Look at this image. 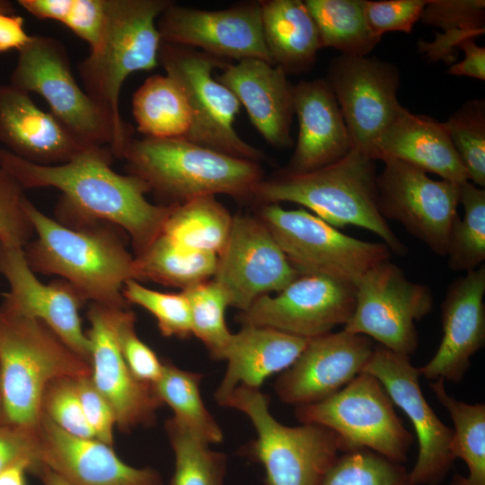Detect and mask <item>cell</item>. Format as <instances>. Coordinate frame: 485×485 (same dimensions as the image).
Here are the masks:
<instances>
[{"instance_id":"4","label":"cell","mask_w":485,"mask_h":485,"mask_svg":"<svg viewBox=\"0 0 485 485\" xmlns=\"http://www.w3.org/2000/svg\"><path fill=\"white\" fill-rule=\"evenodd\" d=\"M121 159L128 172L143 180L163 206L216 194L254 198L264 179L260 163L186 138H132Z\"/></svg>"},{"instance_id":"14","label":"cell","mask_w":485,"mask_h":485,"mask_svg":"<svg viewBox=\"0 0 485 485\" xmlns=\"http://www.w3.org/2000/svg\"><path fill=\"white\" fill-rule=\"evenodd\" d=\"M325 79L341 110L352 147L370 157L375 142L402 107L397 99L398 69L375 57L340 55L330 63Z\"/></svg>"},{"instance_id":"8","label":"cell","mask_w":485,"mask_h":485,"mask_svg":"<svg viewBox=\"0 0 485 485\" xmlns=\"http://www.w3.org/2000/svg\"><path fill=\"white\" fill-rule=\"evenodd\" d=\"M18 52L10 84L40 95L50 113L84 146L108 147L122 158L132 137L77 84L65 46L51 37L32 36Z\"/></svg>"},{"instance_id":"9","label":"cell","mask_w":485,"mask_h":485,"mask_svg":"<svg viewBox=\"0 0 485 485\" xmlns=\"http://www.w3.org/2000/svg\"><path fill=\"white\" fill-rule=\"evenodd\" d=\"M260 218L300 275L325 277L356 287L368 270L390 260L392 251L383 242L347 235L303 207L286 209L268 203Z\"/></svg>"},{"instance_id":"5","label":"cell","mask_w":485,"mask_h":485,"mask_svg":"<svg viewBox=\"0 0 485 485\" xmlns=\"http://www.w3.org/2000/svg\"><path fill=\"white\" fill-rule=\"evenodd\" d=\"M91 376V365L43 322L0 304L1 422L36 432L47 386Z\"/></svg>"},{"instance_id":"30","label":"cell","mask_w":485,"mask_h":485,"mask_svg":"<svg viewBox=\"0 0 485 485\" xmlns=\"http://www.w3.org/2000/svg\"><path fill=\"white\" fill-rule=\"evenodd\" d=\"M137 130L151 138H186L192 123L187 98L168 75L148 77L132 99Z\"/></svg>"},{"instance_id":"27","label":"cell","mask_w":485,"mask_h":485,"mask_svg":"<svg viewBox=\"0 0 485 485\" xmlns=\"http://www.w3.org/2000/svg\"><path fill=\"white\" fill-rule=\"evenodd\" d=\"M370 157L400 160L443 180L469 181L445 124L403 107L375 142Z\"/></svg>"},{"instance_id":"20","label":"cell","mask_w":485,"mask_h":485,"mask_svg":"<svg viewBox=\"0 0 485 485\" xmlns=\"http://www.w3.org/2000/svg\"><path fill=\"white\" fill-rule=\"evenodd\" d=\"M374 348L370 338L344 329L309 339L276 380V394L283 403L295 407L322 401L363 372Z\"/></svg>"},{"instance_id":"31","label":"cell","mask_w":485,"mask_h":485,"mask_svg":"<svg viewBox=\"0 0 485 485\" xmlns=\"http://www.w3.org/2000/svg\"><path fill=\"white\" fill-rule=\"evenodd\" d=\"M233 218L215 196L198 197L173 205L161 234L181 249L218 256L228 240Z\"/></svg>"},{"instance_id":"21","label":"cell","mask_w":485,"mask_h":485,"mask_svg":"<svg viewBox=\"0 0 485 485\" xmlns=\"http://www.w3.org/2000/svg\"><path fill=\"white\" fill-rule=\"evenodd\" d=\"M0 274L10 290L2 294V305L48 325L73 351L90 363L91 343L82 328L79 311L87 302L68 281L40 282L29 266L22 248L0 243Z\"/></svg>"},{"instance_id":"26","label":"cell","mask_w":485,"mask_h":485,"mask_svg":"<svg viewBox=\"0 0 485 485\" xmlns=\"http://www.w3.org/2000/svg\"><path fill=\"white\" fill-rule=\"evenodd\" d=\"M0 142L9 152L40 165H59L85 149L50 112L40 109L30 93L0 85Z\"/></svg>"},{"instance_id":"55","label":"cell","mask_w":485,"mask_h":485,"mask_svg":"<svg viewBox=\"0 0 485 485\" xmlns=\"http://www.w3.org/2000/svg\"><path fill=\"white\" fill-rule=\"evenodd\" d=\"M0 10L8 14H14V8L9 1L0 0Z\"/></svg>"},{"instance_id":"56","label":"cell","mask_w":485,"mask_h":485,"mask_svg":"<svg viewBox=\"0 0 485 485\" xmlns=\"http://www.w3.org/2000/svg\"><path fill=\"white\" fill-rule=\"evenodd\" d=\"M0 421H1V403H0Z\"/></svg>"},{"instance_id":"49","label":"cell","mask_w":485,"mask_h":485,"mask_svg":"<svg viewBox=\"0 0 485 485\" xmlns=\"http://www.w3.org/2000/svg\"><path fill=\"white\" fill-rule=\"evenodd\" d=\"M20 463L33 473L39 469L37 433L0 421V472Z\"/></svg>"},{"instance_id":"39","label":"cell","mask_w":485,"mask_h":485,"mask_svg":"<svg viewBox=\"0 0 485 485\" xmlns=\"http://www.w3.org/2000/svg\"><path fill=\"white\" fill-rule=\"evenodd\" d=\"M320 485H410L401 463L366 448L343 452Z\"/></svg>"},{"instance_id":"12","label":"cell","mask_w":485,"mask_h":485,"mask_svg":"<svg viewBox=\"0 0 485 485\" xmlns=\"http://www.w3.org/2000/svg\"><path fill=\"white\" fill-rule=\"evenodd\" d=\"M433 295L390 260L368 270L356 286V304L344 330L410 357L418 348L416 322L433 308Z\"/></svg>"},{"instance_id":"45","label":"cell","mask_w":485,"mask_h":485,"mask_svg":"<svg viewBox=\"0 0 485 485\" xmlns=\"http://www.w3.org/2000/svg\"><path fill=\"white\" fill-rule=\"evenodd\" d=\"M484 0H428L420 20L443 32L471 30L485 32Z\"/></svg>"},{"instance_id":"23","label":"cell","mask_w":485,"mask_h":485,"mask_svg":"<svg viewBox=\"0 0 485 485\" xmlns=\"http://www.w3.org/2000/svg\"><path fill=\"white\" fill-rule=\"evenodd\" d=\"M485 266L465 272L450 284L441 304L443 336L420 375L460 382L472 357L485 344Z\"/></svg>"},{"instance_id":"50","label":"cell","mask_w":485,"mask_h":485,"mask_svg":"<svg viewBox=\"0 0 485 485\" xmlns=\"http://www.w3.org/2000/svg\"><path fill=\"white\" fill-rule=\"evenodd\" d=\"M484 34L482 31L471 30H457L436 33L432 41L421 40L419 48L431 62L444 61L447 64L454 62L460 44L467 39H476Z\"/></svg>"},{"instance_id":"22","label":"cell","mask_w":485,"mask_h":485,"mask_svg":"<svg viewBox=\"0 0 485 485\" xmlns=\"http://www.w3.org/2000/svg\"><path fill=\"white\" fill-rule=\"evenodd\" d=\"M36 433L40 465L70 485H163L156 470L128 465L111 445L73 436L43 413Z\"/></svg>"},{"instance_id":"1","label":"cell","mask_w":485,"mask_h":485,"mask_svg":"<svg viewBox=\"0 0 485 485\" xmlns=\"http://www.w3.org/2000/svg\"><path fill=\"white\" fill-rule=\"evenodd\" d=\"M113 158L108 147L91 146L66 163L40 165L0 148V168L24 190L51 187L62 192L56 208L58 223L75 229L112 224L128 233L138 256L161 234L173 205L150 203L147 184L116 172Z\"/></svg>"},{"instance_id":"3","label":"cell","mask_w":485,"mask_h":485,"mask_svg":"<svg viewBox=\"0 0 485 485\" xmlns=\"http://www.w3.org/2000/svg\"><path fill=\"white\" fill-rule=\"evenodd\" d=\"M375 161L352 148L339 161L302 173L279 171L260 183L254 198L302 206L336 228L355 225L375 234L400 256L406 246L378 208Z\"/></svg>"},{"instance_id":"6","label":"cell","mask_w":485,"mask_h":485,"mask_svg":"<svg viewBox=\"0 0 485 485\" xmlns=\"http://www.w3.org/2000/svg\"><path fill=\"white\" fill-rule=\"evenodd\" d=\"M170 0H106L104 28L98 45L78 65L84 90L132 137L122 119L119 94L126 78L158 66L162 40L157 19Z\"/></svg>"},{"instance_id":"42","label":"cell","mask_w":485,"mask_h":485,"mask_svg":"<svg viewBox=\"0 0 485 485\" xmlns=\"http://www.w3.org/2000/svg\"><path fill=\"white\" fill-rule=\"evenodd\" d=\"M41 410L64 431L79 437L95 438L84 417L75 379L52 381L43 393Z\"/></svg>"},{"instance_id":"11","label":"cell","mask_w":485,"mask_h":485,"mask_svg":"<svg viewBox=\"0 0 485 485\" xmlns=\"http://www.w3.org/2000/svg\"><path fill=\"white\" fill-rule=\"evenodd\" d=\"M159 62L181 88L191 111L186 137L201 146L260 163L265 154L239 137L234 123L241 107L234 94L213 76L230 60L194 48L162 42Z\"/></svg>"},{"instance_id":"48","label":"cell","mask_w":485,"mask_h":485,"mask_svg":"<svg viewBox=\"0 0 485 485\" xmlns=\"http://www.w3.org/2000/svg\"><path fill=\"white\" fill-rule=\"evenodd\" d=\"M106 17V0H69L60 21L77 37L94 48L101 37Z\"/></svg>"},{"instance_id":"38","label":"cell","mask_w":485,"mask_h":485,"mask_svg":"<svg viewBox=\"0 0 485 485\" xmlns=\"http://www.w3.org/2000/svg\"><path fill=\"white\" fill-rule=\"evenodd\" d=\"M190 309L191 333L207 348L213 359L223 358L233 333L225 322L227 298L222 288L207 280L182 290Z\"/></svg>"},{"instance_id":"53","label":"cell","mask_w":485,"mask_h":485,"mask_svg":"<svg viewBox=\"0 0 485 485\" xmlns=\"http://www.w3.org/2000/svg\"><path fill=\"white\" fill-rule=\"evenodd\" d=\"M26 472H30V468L24 463L5 469L0 472V485H26Z\"/></svg>"},{"instance_id":"28","label":"cell","mask_w":485,"mask_h":485,"mask_svg":"<svg viewBox=\"0 0 485 485\" xmlns=\"http://www.w3.org/2000/svg\"><path fill=\"white\" fill-rule=\"evenodd\" d=\"M308 340L269 327L242 325L223 355L227 366L215 392L216 402L240 385L260 389L267 378L287 369Z\"/></svg>"},{"instance_id":"18","label":"cell","mask_w":485,"mask_h":485,"mask_svg":"<svg viewBox=\"0 0 485 485\" xmlns=\"http://www.w3.org/2000/svg\"><path fill=\"white\" fill-rule=\"evenodd\" d=\"M355 304L354 286L325 277L300 275L278 295L259 297L238 314L237 322L313 339L345 325Z\"/></svg>"},{"instance_id":"24","label":"cell","mask_w":485,"mask_h":485,"mask_svg":"<svg viewBox=\"0 0 485 485\" xmlns=\"http://www.w3.org/2000/svg\"><path fill=\"white\" fill-rule=\"evenodd\" d=\"M216 79L229 89L246 110L264 140L278 147L293 144L294 84L287 73L259 58L230 63Z\"/></svg>"},{"instance_id":"41","label":"cell","mask_w":485,"mask_h":485,"mask_svg":"<svg viewBox=\"0 0 485 485\" xmlns=\"http://www.w3.org/2000/svg\"><path fill=\"white\" fill-rule=\"evenodd\" d=\"M122 295L128 304H137L154 316L163 336L186 339L192 335L190 304L182 291L162 293L129 279L123 287Z\"/></svg>"},{"instance_id":"13","label":"cell","mask_w":485,"mask_h":485,"mask_svg":"<svg viewBox=\"0 0 485 485\" xmlns=\"http://www.w3.org/2000/svg\"><path fill=\"white\" fill-rule=\"evenodd\" d=\"M377 175L378 208L439 256H446L453 225L459 217L460 183L433 180L422 170L386 159Z\"/></svg>"},{"instance_id":"47","label":"cell","mask_w":485,"mask_h":485,"mask_svg":"<svg viewBox=\"0 0 485 485\" xmlns=\"http://www.w3.org/2000/svg\"><path fill=\"white\" fill-rule=\"evenodd\" d=\"M75 386L86 421L94 437L112 445L116 418L112 407L97 390L90 376L75 379Z\"/></svg>"},{"instance_id":"32","label":"cell","mask_w":485,"mask_h":485,"mask_svg":"<svg viewBox=\"0 0 485 485\" xmlns=\"http://www.w3.org/2000/svg\"><path fill=\"white\" fill-rule=\"evenodd\" d=\"M216 265V254L181 249L161 234L135 257V280H152L182 291L213 278Z\"/></svg>"},{"instance_id":"34","label":"cell","mask_w":485,"mask_h":485,"mask_svg":"<svg viewBox=\"0 0 485 485\" xmlns=\"http://www.w3.org/2000/svg\"><path fill=\"white\" fill-rule=\"evenodd\" d=\"M430 387L454 423L450 452L468 467V476H457L452 485H485V404L456 400L446 392L443 379L433 381Z\"/></svg>"},{"instance_id":"40","label":"cell","mask_w":485,"mask_h":485,"mask_svg":"<svg viewBox=\"0 0 485 485\" xmlns=\"http://www.w3.org/2000/svg\"><path fill=\"white\" fill-rule=\"evenodd\" d=\"M467 172L469 181L485 186V105L483 100L463 104L444 123Z\"/></svg>"},{"instance_id":"37","label":"cell","mask_w":485,"mask_h":485,"mask_svg":"<svg viewBox=\"0 0 485 485\" xmlns=\"http://www.w3.org/2000/svg\"><path fill=\"white\" fill-rule=\"evenodd\" d=\"M463 217L452 228L446 256L453 271L475 269L485 260V190L471 181L460 183Z\"/></svg>"},{"instance_id":"54","label":"cell","mask_w":485,"mask_h":485,"mask_svg":"<svg viewBox=\"0 0 485 485\" xmlns=\"http://www.w3.org/2000/svg\"><path fill=\"white\" fill-rule=\"evenodd\" d=\"M35 474L39 475L42 485H70L57 473L43 465L39 467Z\"/></svg>"},{"instance_id":"43","label":"cell","mask_w":485,"mask_h":485,"mask_svg":"<svg viewBox=\"0 0 485 485\" xmlns=\"http://www.w3.org/2000/svg\"><path fill=\"white\" fill-rule=\"evenodd\" d=\"M22 185L0 168V243L23 249L35 234L23 208L25 198Z\"/></svg>"},{"instance_id":"52","label":"cell","mask_w":485,"mask_h":485,"mask_svg":"<svg viewBox=\"0 0 485 485\" xmlns=\"http://www.w3.org/2000/svg\"><path fill=\"white\" fill-rule=\"evenodd\" d=\"M23 22L22 16L0 10V54L12 49L19 51L30 42L32 36L27 34Z\"/></svg>"},{"instance_id":"51","label":"cell","mask_w":485,"mask_h":485,"mask_svg":"<svg viewBox=\"0 0 485 485\" xmlns=\"http://www.w3.org/2000/svg\"><path fill=\"white\" fill-rule=\"evenodd\" d=\"M464 53V58L452 65L448 73L453 75H463L485 80V48L476 43V39L463 40L459 48Z\"/></svg>"},{"instance_id":"19","label":"cell","mask_w":485,"mask_h":485,"mask_svg":"<svg viewBox=\"0 0 485 485\" xmlns=\"http://www.w3.org/2000/svg\"><path fill=\"white\" fill-rule=\"evenodd\" d=\"M124 310L91 303L85 333L91 343V380L112 407L116 425L128 431L154 424L163 403L152 385L132 375L121 354L117 330Z\"/></svg>"},{"instance_id":"33","label":"cell","mask_w":485,"mask_h":485,"mask_svg":"<svg viewBox=\"0 0 485 485\" xmlns=\"http://www.w3.org/2000/svg\"><path fill=\"white\" fill-rule=\"evenodd\" d=\"M163 373L153 385L157 398L174 412L173 418L202 442L221 443L222 428L204 405L200 393L203 375L181 369L163 361Z\"/></svg>"},{"instance_id":"2","label":"cell","mask_w":485,"mask_h":485,"mask_svg":"<svg viewBox=\"0 0 485 485\" xmlns=\"http://www.w3.org/2000/svg\"><path fill=\"white\" fill-rule=\"evenodd\" d=\"M23 208L37 234L23 248L34 273L61 277L92 303L128 308L122 289L128 280L135 279V256L127 250L116 225L101 222L66 227L44 215L26 197Z\"/></svg>"},{"instance_id":"25","label":"cell","mask_w":485,"mask_h":485,"mask_svg":"<svg viewBox=\"0 0 485 485\" xmlns=\"http://www.w3.org/2000/svg\"><path fill=\"white\" fill-rule=\"evenodd\" d=\"M294 112L298 137L287 166L292 173L307 172L333 163L353 147L341 110L326 79L294 85Z\"/></svg>"},{"instance_id":"44","label":"cell","mask_w":485,"mask_h":485,"mask_svg":"<svg viewBox=\"0 0 485 485\" xmlns=\"http://www.w3.org/2000/svg\"><path fill=\"white\" fill-rule=\"evenodd\" d=\"M136 316L129 309L122 312L117 336L121 354L132 375L141 383L154 385L161 377L163 363L137 336Z\"/></svg>"},{"instance_id":"17","label":"cell","mask_w":485,"mask_h":485,"mask_svg":"<svg viewBox=\"0 0 485 485\" xmlns=\"http://www.w3.org/2000/svg\"><path fill=\"white\" fill-rule=\"evenodd\" d=\"M156 26L164 43L230 61L259 58L274 65L263 37L259 1L242 2L220 10H201L171 2L158 17Z\"/></svg>"},{"instance_id":"46","label":"cell","mask_w":485,"mask_h":485,"mask_svg":"<svg viewBox=\"0 0 485 485\" xmlns=\"http://www.w3.org/2000/svg\"><path fill=\"white\" fill-rule=\"evenodd\" d=\"M427 0L364 1V13L371 31L377 37L387 31H411L420 19Z\"/></svg>"},{"instance_id":"36","label":"cell","mask_w":485,"mask_h":485,"mask_svg":"<svg viewBox=\"0 0 485 485\" xmlns=\"http://www.w3.org/2000/svg\"><path fill=\"white\" fill-rule=\"evenodd\" d=\"M164 428L174 454L170 485H224L225 454L210 449L173 417L165 421Z\"/></svg>"},{"instance_id":"7","label":"cell","mask_w":485,"mask_h":485,"mask_svg":"<svg viewBox=\"0 0 485 485\" xmlns=\"http://www.w3.org/2000/svg\"><path fill=\"white\" fill-rule=\"evenodd\" d=\"M219 405L243 412L256 438L239 454L260 463L266 485H320L344 452L340 437L316 424L288 427L269 412V397L260 389L237 386Z\"/></svg>"},{"instance_id":"10","label":"cell","mask_w":485,"mask_h":485,"mask_svg":"<svg viewBox=\"0 0 485 485\" xmlns=\"http://www.w3.org/2000/svg\"><path fill=\"white\" fill-rule=\"evenodd\" d=\"M295 416L302 424L333 431L344 452L366 448L399 463L407 460L414 441L382 384L366 372L322 401L295 407Z\"/></svg>"},{"instance_id":"15","label":"cell","mask_w":485,"mask_h":485,"mask_svg":"<svg viewBox=\"0 0 485 485\" xmlns=\"http://www.w3.org/2000/svg\"><path fill=\"white\" fill-rule=\"evenodd\" d=\"M299 276L260 217L234 216L213 277L229 306L244 312L259 297L281 291Z\"/></svg>"},{"instance_id":"35","label":"cell","mask_w":485,"mask_h":485,"mask_svg":"<svg viewBox=\"0 0 485 485\" xmlns=\"http://www.w3.org/2000/svg\"><path fill=\"white\" fill-rule=\"evenodd\" d=\"M304 2L317 25L323 48H333L341 55L366 57L380 41L366 21L364 0Z\"/></svg>"},{"instance_id":"29","label":"cell","mask_w":485,"mask_h":485,"mask_svg":"<svg viewBox=\"0 0 485 485\" xmlns=\"http://www.w3.org/2000/svg\"><path fill=\"white\" fill-rule=\"evenodd\" d=\"M265 44L274 65L287 75L308 71L323 48L304 1L260 0Z\"/></svg>"},{"instance_id":"16","label":"cell","mask_w":485,"mask_h":485,"mask_svg":"<svg viewBox=\"0 0 485 485\" xmlns=\"http://www.w3.org/2000/svg\"><path fill=\"white\" fill-rule=\"evenodd\" d=\"M363 372L375 376L392 403L410 419L419 450L409 472L410 485H436L454 460L450 452L453 429L445 426L426 401L419 385L420 372L410 357L375 345Z\"/></svg>"}]
</instances>
